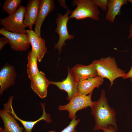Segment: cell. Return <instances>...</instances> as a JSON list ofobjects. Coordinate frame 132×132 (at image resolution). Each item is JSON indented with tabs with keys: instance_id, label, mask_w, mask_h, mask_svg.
Wrapping results in <instances>:
<instances>
[{
	"instance_id": "ba28073f",
	"label": "cell",
	"mask_w": 132,
	"mask_h": 132,
	"mask_svg": "<svg viewBox=\"0 0 132 132\" xmlns=\"http://www.w3.org/2000/svg\"><path fill=\"white\" fill-rule=\"evenodd\" d=\"M68 74L66 78L61 81H50V84L56 86L60 89L64 90L67 93V100L70 101L78 93L79 81L71 68H67Z\"/></svg>"
},
{
	"instance_id": "8992f818",
	"label": "cell",
	"mask_w": 132,
	"mask_h": 132,
	"mask_svg": "<svg viewBox=\"0 0 132 132\" xmlns=\"http://www.w3.org/2000/svg\"><path fill=\"white\" fill-rule=\"evenodd\" d=\"M72 11L68 9L64 15L58 13L56 19L57 26L55 32L58 34L59 39L58 42L54 44V48L58 50L59 55L62 47L65 46L66 41L73 39L74 38V35L70 34L68 33L67 26L68 22L70 19L69 15Z\"/></svg>"
},
{
	"instance_id": "4fadbf2b",
	"label": "cell",
	"mask_w": 132,
	"mask_h": 132,
	"mask_svg": "<svg viewBox=\"0 0 132 132\" xmlns=\"http://www.w3.org/2000/svg\"><path fill=\"white\" fill-rule=\"evenodd\" d=\"M0 111V116L4 125V128L0 127V132H23L24 128L20 126L16 119L9 110L4 106Z\"/></svg>"
},
{
	"instance_id": "7a4b0ae2",
	"label": "cell",
	"mask_w": 132,
	"mask_h": 132,
	"mask_svg": "<svg viewBox=\"0 0 132 132\" xmlns=\"http://www.w3.org/2000/svg\"><path fill=\"white\" fill-rule=\"evenodd\" d=\"M115 58L108 56L94 60V63L98 76L108 79L110 82V88L114 84V80L117 78H123L126 73L118 66Z\"/></svg>"
},
{
	"instance_id": "2e32d148",
	"label": "cell",
	"mask_w": 132,
	"mask_h": 132,
	"mask_svg": "<svg viewBox=\"0 0 132 132\" xmlns=\"http://www.w3.org/2000/svg\"><path fill=\"white\" fill-rule=\"evenodd\" d=\"M71 69L79 82L98 76L93 62L88 65L77 64Z\"/></svg>"
},
{
	"instance_id": "5b68a950",
	"label": "cell",
	"mask_w": 132,
	"mask_h": 132,
	"mask_svg": "<svg viewBox=\"0 0 132 132\" xmlns=\"http://www.w3.org/2000/svg\"><path fill=\"white\" fill-rule=\"evenodd\" d=\"M92 93L88 95L77 93L69 101L67 104L59 105L58 109L59 111L66 110L68 112V117L72 120L77 116L76 114L78 111L92 106L93 101L91 100Z\"/></svg>"
},
{
	"instance_id": "83f0119b",
	"label": "cell",
	"mask_w": 132,
	"mask_h": 132,
	"mask_svg": "<svg viewBox=\"0 0 132 132\" xmlns=\"http://www.w3.org/2000/svg\"><path fill=\"white\" fill-rule=\"evenodd\" d=\"M127 1L132 4V0H127Z\"/></svg>"
},
{
	"instance_id": "9c48e42d",
	"label": "cell",
	"mask_w": 132,
	"mask_h": 132,
	"mask_svg": "<svg viewBox=\"0 0 132 132\" xmlns=\"http://www.w3.org/2000/svg\"><path fill=\"white\" fill-rule=\"evenodd\" d=\"M13 98V96L10 97L7 102L4 104L3 106L7 108L14 117L22 124L25 129L24 132H32V130L34 125L40 121L44 120L47 123L52 122V121L50 117V115L49 113H47L46 112L45 103H40L43 113L41 116L37 120L33 121H27L20 119L17 115L13 110L12 104Z\"/></svg>"
},
{
	"instance_id": "603a6c76",
	"label": "cell",
	"mask_w": 132,
	"mask_h": 132,
	"mask_svg": "<svg viewBox=\"0 0 132 132\" xmlns=\"http://www.w3.org/2000/svg\"><path fill=\"white\" fill-rule=\"evenodd\" d=\"M9 43V40L7 37H0V51L7 44Z\"/></svg>"
},
{
	"instance_id": "277c9868",
	"label": "cell",
	"mask_w": 132,
	"mask_h": 132,
	"mask_svg": "<svg viewBox=\"0 0 132 132\" xmlns=\"http://www.w3.org/2000/svg\"><path fill=\"white\" fill-rule=\"evenodd\" d=\"M25 7L20 5L16 11L6 18L1 19L0 24L1 27L8 31L26 34L27 27L24 23Z\"/></svg>"
},
{
	"instance_id": "d4e9b609",
	"label": "cell",
	"mask_w": 132,
	"mask_h": 132,
	"mask_svg": "<svg viewBox=\"0 0 132 132\" xmlns=\"http://www.w3.org/2000/svg\"><path fill=\"white\" fill-rule=\"evenodd\" d=\"M128 78H130V81H132V65L130 71L127 73H126L123 79H124Z\"/></svg>"
},
{
	"instance_id": "5bb4252c",
	"label": "cell",
	"mask_w": 132,
	"mask_h": 132,
	"mask_svg": "<svg viewBox=\"0 0 132 132\" xmlns=\"http://www.w3.org/2000/svg\"><path fill=\"white\" fill-rule=\"evenodd\" d=\"M54 0H41L38 15L35 23V32L40 37L42 25L47 16L55 9Z\"/></svg>"
},
{
	"instance_id": "30bf717a",
	"label": "cell",
	"mask_w": 132,
	"mask_h": 132,
	"mask_svg": "<svg viewBox=\"0 0 132 132\" xmlns=\"http://www.w3.org/2000/svg\"><path fill=\"white\" fill-rule=\"evenodd\" d=\"M17 72L14 67L7 63L1 67L0 71V95L14 84Z\"/></svg>"
},
{
	"instance_id": "44dd1931",
	"label": "cell",
	"mask_w": 132,
	"mask_h": 132,
	"mask_svg": "<svg viewBox=\"0 0 132 132\" xmlns=\"http://www.w3.org/2000/svg\"><path fill=\"white\" fill-rule=\"evenodd\" d=\"M75 117L72 120L69 125L61 132H77L75 128L80 121L79 118L76 120ZM48 132H56L55 130L50 131Z\"/></svg>"
},
{
	"instance_id": "f1b7e54d",
	"label": "cell",
	"mask_w": 132,
	"mask_h": 132,
	"mask_svg": "<svg viewBox=\"0 0 132 132\" xmlns=\"http://www.w3.org/2000/svg\"></svg>"
},
{
	"instance_id": "52a82bcc",
	"label": "cell",
	"mask_w": 132,
	"mask_h": 132,
	"mask_svg": "<svg viewBox=\"0 0 132 132\" xmlns=\"http://www.w3.org/2000/svg\"><path fill=\"white\" fill-rule=\"evenodd\" d=\"M0 33L9 40L11 48L15 51L24 52L27 50L30 43L27 34L14 33L7 31L1 27Z\"/></svg>"
},
{
	"instance_id": "6da1fadb",
	"label": "cell",
	"mask_w": 132,
	"mask_h": 132,
	"mask_svg": "<svg viewBox=\"0 0 132 132\" xmlns=\"http://www.w3.org/2000/svg\"><path fill=\"white\" fill-rule=\"evenodd\" d=\"M91 108V114L94 116L95 121L93 131L102 130L110 125L116 130L118 129L116 112L109 105L104 89L101 91L100 98L97 101H93Z\"/></svg>"
},
{
	"instance_id": "9a60e30c",
	"label": "cell",
	"mask_w": 132,
	"mask_h": 132,
	"mask_svg": "<svg viewBox=\"0 0 132 132\" xmlns=\"http://www.w3.org/2000/svg\"><path fill=\"white\" fill-rule=\"evenodd\" d=\"M41 0H30L25 7L24 23L29 30H33V27L37 19Z\"/></svg>"
},
{
	"instance_id": "cb8c5ba5",
	"label": "cell",
	"mask_w": 132,
	"mask_h": 132,
	"mask_svg": "<svg viewBox=\"0 0 132 132\" xmlns=\"http://www.w3.org/2000/svg\"><path fill=\"white\" fill-rule=\"evenodd\" d=\"M102 130L104 132H117L116 130L111 125H110L105 128L103 129Z\"/></svg>"
},
{
	"instance_id": "8fae6325",
	"label": "cell",
	"mask_w": 132,
	"mask_h": 132,
	"mask_svg": "<svg viewBox=\"0 0 132 132\" xmlns=\"http://www.w3.org/2000/svg\"><path fill=\"white\" fill-rule=\"evenodd\" d=\"M30 80V87L32 90L41 98H46L47 94V88L50 84V81L44 73L40 71Z\"/></svg>"
},
{
	"instance_id": "d6986e66",
	"label": "cell",
	"mask_w": 132,
	"mask_h": 132,
	"mask_svg": "<svg viewBox=\"0 0 132 132\" xmlns=\"http://www.w3.org/2000/svg\"><path fill=\"white\" fill-rule=\"evenodd\" d=\"M27 72L30 79L37 75L39 72L37 65V59L32 50L28 53L27 56Z\"/></svg>"
},
{
	"instance_id": "3957f363",
	"label": "cell",
	"mask_w": 132,
	"mask_h": 132,
	"mask_svg": "<svg viewBox=\"0 0 132 132\" xmlns=\"http://www.w3.org/2000/svg\"><path fill=\"white\" fill-rule=\"evenodd\" d=\"M72 4L77 7L71 14L69 19L80 20L89 18L94 20H99L100 12L93 0H74Z\"/></svg>"
},
{
	"instance_id": "ac0fdd59",
	"label": "cell",
	"mask_w": 132,
	"mask_h": 132,
	"mask_svg": "<svg viewBox=\"0 0 132 132\" xmlns=\"http://www.w3.org/2000/svg\"><path fill=\"white\" fill-rule=\"evenodd\" d=\"M127 0H109L108 1V11L105 15V19L108 21L113 23L116 16L121 13V7L126 4Z\"/></svg>"
},
{
	"instance_id": "7402d4cb",
	"label": "cell",
	"mask_w": 132,
	"mask_h": 132,
	"mask_svg": "<svg viewBox=\"0 0 132 132\" xmlns=\"http://www.w3.org/2000/svg\"><path fill=\"white\" fill-rule=\"evenodd\" d=\"M98 7H99L102 11H106L108 9V0H93Z\"/></svg>"
},
{
	"instance_id": "7c38bea8",
	"label": "cell",
	"mask_w": 132,
	"mask_h": 132,
	"mask_svg": "<svg viewBox=\"0 0 132 132\" xmlns=\"http://www.w3.org/2000/svg\"><path fill=\"white\" fill-rule=\"evenodd\" d=\"M26 33L29 37L32 49L38 61L40 62L47 51L45 46V40L44 38L40 37L33 30H27Z\"/></svg>"
},
{
	"instance_id": "ffe728a7",
	"label": "cell",
	"mask_w": 132,
	"mask_h": 132,
	"mask_svg": "<svg viewBox=\"0 0 132 132\" xmlns=\"http://www.w3.org/2000/svg\"><path fill=\"white\" fill-rule=\"evenodd\" d=\"M22 0H6L4 1L2 8L9 15L15 12L21 5Z\"/></svg>"
},
{
	"instance_id": "4316f807",
	"label": "cell",
	"mask_w": 132,
	"mask_h": 132,
	"mask_svg": "<svg viewBox=\"0 0 132 132\" xmlns=\"http://www.w3.org/2000/svg\"><path fill=\"white\" fill-rule=\"evenodd\" d=\"M129 34L128 38L129 39L132 37V23L131 24Z\"/></svg>"
},
{
	"instance_id": "484cf974",
	"label": "cell",
	"mask_w": 132,
	"mask_h": 132,
	"mask_svg": "<svg viewBox=\"0 0 132 132\" xmlns=\"http://www.w3.org/2000/svg\"><path fill=\"white\" fill-rule=\"evenodd\" d=\"M57 1L61 6L66 9L67 10L68 9L67 6L66 5L65 0H58Z\"/></svg>"
},
{
	"instance_id": "e0dca14e",
	"label": "cell",
	"mask_w": 132,
	"mask_h": 132,
	"mask_svg": "<svg viewBox=\"0 0 132 132\" xmlns=\"http://www.w3.org/2000/svg\"><path fill=\"white\" fill-rule=\"evenodd\" d=\"M104 80L100 76L91 77L79 82L78 86V94L88 95L93 92L95 88H99Z\"/></svg>"
}]
</instances>
